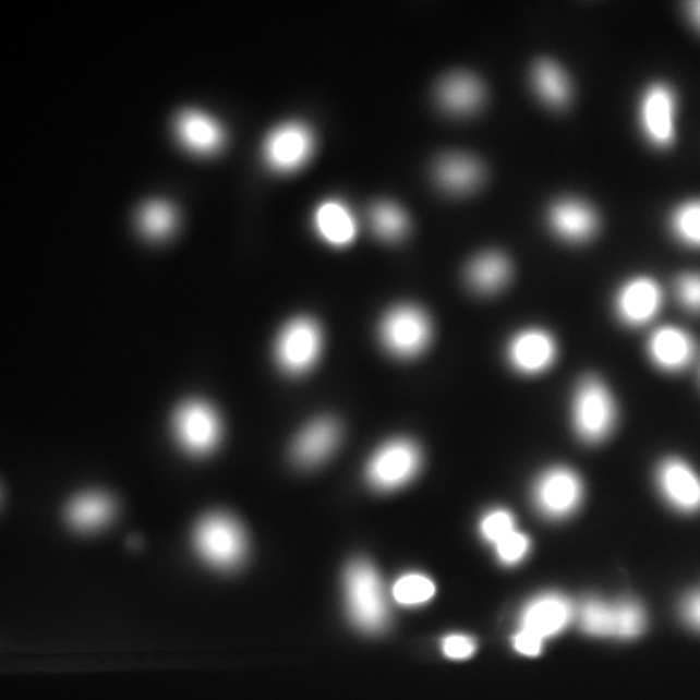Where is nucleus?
<instances>
[{"label":"nucleus","mask_w":700,"mask_h":700,"mask_svg":"<svg viewBox=\"0 0 700 700\" xmlns=\"http://www.w3.org/2000/svg\"><path fill=\"white\" fill-rule=\"evenodd\" d=\"M345 580L350 619L366 633H381L388 626L389 607L379 574L369 562L355 560Z\"/></svg>","instance_id":"nucleus-1"},{"label":"nucleus","mask_w":700,"mask_h":700,"mask_svg":"<svg viewBox=\"0 0 700 700\" xmlns=\"http://www.w3.org/2000/svg\"><path fill=\"white\" fill-rule=\"evenodd\" d=\"M195 551L204 562L219 569L236 568L246 553L243 527L229 515L210 514L194 530Z\"/></svg>","instance_id":"nucleus-2"},{"label":"nucleus","mask_w":700,"mask_h":700,"mask_svg":"<svg viewBox=\"0 0 700 700\" xmlns=\"http://www.w3.org/2000/svg\"><path fill=\"white\" fill-rule=\"evenodd\" d=\"M616 417V403L606 384L595 376L586 377L574 398L576 434L589 444L606 440L615 427Z\"/></svg>","instance_id":"nucleus-3"},{"label":"nucleus","mask_w":700,"mask_h":700,"mask_svg":"<svg viewBox=\"0 0 700 700\" xmlns=\"http://www.w3.org/2000/svg\"><path fill=\"white\" fill-rule=\"evenodd\" d=\"M578 617L580 628L586 633L621 640L641 636L648 624L640 603L630 600L608 603L600 599H588L581 602Z\"/></svg>","instance_id":"nucleus-4"},{"label":"nucleus","mask_w":700,"mask_h":700,"mask_svg":"<svg viewBox=\"0 0 700 700\" xmlns=\"http://www.w3.org/2000/svg\"><path fill=\"white\" fill-rule=\"evenodd\" d=\"M384 348L397 359H414L430 346L432 325L429 315L414 305H400L386 314L379 329Z\"/></svg>","instance_id":"nucleus-5"},{"label":"nucleus","mask_w":700,"mask_h":700,"mask_svg":"<svg viewBox=\"0 0 700 700\" xmlns=\"http://www.w3.org/2000/svg\"><path fill=\"white\" fill-rule=\"evenodd\" d=\"M422 452L408 438L384 444L370 459L366 476L376 491L393 492L411 482L421 470Z\"/></svg>","instance_id":"nucleus-6"},{"label":"nucleus","mask_w":700,"mask_h":700,"mask_svg":"<svg viewBox=\"0 0 700 700\" xmlns=\"http://www.w3.org/2000/svg\"><path fill=\"white\" fill-rule=\"evenodd\" d=\"M322 347L324 335L317 322L305 317L293 319L278 336V365L291 375L305 374L317 363Z\"/></svg>","instance_id":"nucleus-7"},{"label":"nucleus","mask_w":700,"mask_h":700,"mask_svg":"<svg viewBox=\"0 0 700 700\" xmlns=\"http://www.w3.org/2000/svg\"><path fill=\"white\" fill-rule=\"evenodd\" d=\"M534 506L547 519L568 518L579 509L583 485L578 473L567 467H553L541 473L533 485Z\"/></svg>","instance_id":"nucleus-8"},{"label":"nucleus","mask_w":700,"mask_h":700,"mask_svg":"<svg viewBox=\"0 0 700 700\" xmlns=\"http://www.w3.org/2000/svg\"><path fill=\"white\" fill-rule=\"evenodd\" d=\"M177 440L192 455H207L221 440L222 425L215 409L205 402H188L173 421Z\"/></svg>","instance_id":"nucleus-9"},{"label":"nucleus","mask_w":700,"mask_h":700,"mask_svg":"<svg viewBox=\"0 0 700 700\" xmlns=\"http://www.w3.org/2000/svg\"><path fill=\"white\" fill-rule=\"evenodd\" d=\"M315 147L311 129L300 122L283 123L267 135L264 157L273 170L290 173L311 159Z\"/></svg>","instance_id":"nucleus-10"},{"label":"nucleus","mask_w":700,"mask_h":700,"mask_svg":"<svg viewBox=\"0 0 700 700\" xmlns=\"http://www.w3.org/2000/svg\"><path fill=\"white\" fill-rule=\"evenodd\" d=\"M558 347L553 336L541 328H528L515 335L507 347V359L517 372L539 375L557 360Z\"/></svg>","instance_id":"nucleus-11"},{"label":"nucleus","mask_w":700,"mask_h":700,"mask_svg":"<svg viewBox=\"0 0 700 700\" xmlns=\"http://www.w3.org/2000/svg\"><path fill=\"white\" fill-rule=\"evenodd\" d=\"M663 305L661 286L654 279L638 277L620 288L615 299V309L624 324L640 327L650 324Z\"/></svg>","instance_id":"nucleus-12"},{"label":"nucleus","mask_w":700,"mask_h":700,"mask_svg":"<svg viewBox=\"0 0 700 700\" xmlns=\"http://www.w3.org/2000/svg\"><path fill=\"white\" fill-rule=\"evenodd\" d=\"M576 610L567 596L541 594L528 602L520 614V629L532 631L542 640L558 636L574 620Z\"/></svg>","instance_id":"nucleus-13"},{"label":"nucleus","mask_w":700,"mask_h":700,"mask_svg":"<svg viewBox=\"0 0 700 700\" xmlns=\"http://www.w3.org/2000/svg\"><path fill=\"white\" fill-rule=\"evenodd\" d=\"M676 99L667 85L655 84L643 95L641 125L648 140L659 148H667L675 140Z\"/></svg>","instance_id":"nucleus-14"},{"label":"nucleus","mask_w":700,"mask_h":700,"mask_svg":"<svg viewBox=\"0 0 700 700\" xmlns=\"http://www.w3.org/2000/svg\"><path fill=\"white\" fill-rule=\"evenodd\" d=\"M656 482L663 497L681 512L700 510V478L678 458H668L659 466Z\"/></svg>","instance_id":"nucleus-15"},{"label":"nucleus","mask_w":700,"mask_h":700,"mask_svg":"<svg viewBox=\"0 0 700 700\" xmlns=\"http://www.w3.org/2000/svg\"><path fill=\"white\" fill-rule=\"evenodd\" d=\"M648 350L655 365L671 373L688 367L697 354L695 339L684 329L674 326L657 328L650 336Z\"/></svg>","instance_id":"nucleus-16"},{"label":"nucleus","mask_w":700,"mask_h":700,"mask_svg":"<svg viewBox=\"0 0 700 700\" xmlns=\"http://www.w3.org/2000/svg\"><path fill=\"white\" fill-rule=\"evenodd\" d=\"M436 99L446 113L469 116L483 106L485 90L475 75L455 73L438 85Z\"/></svg>","instance_id":"nucleus-17"},{"label":"nucleus","mask_w":700,"mask_h":700,"mask_svg":"<svg viewBox=\"0 0 700 700\" xmlns=\"http://www.w3.org/2000/svg\"><path fill=\"white\" fill-rule=\"evenodd\" d=\"M548 222L558 237L572 243L587 242L599 229L595 212L586 203L574 198L553 205Z\"/></svg>","instance_id":"nucleus-18"},{"label":"nucleus","mask_w":700,"mask_h":700,"mask_svg":"<svg viewBox=\"0 0 700 700\" xmlns=\"http://www.w3.org/2000/svg\"><path fill=\"white\" fill-rule=\"evenodd\" d=\"M174 129L178 140L195 154L216 153L224 143V132L219 123L195 109H188L178 114Z\"/></svg>","instance_id":"nucleus-19"},{"label":"nucleus","mask_w":700,"mask_h":700,"mask_svg":"<svg viewBox=\"0 0 700 700\" xmlns=\"http://www.w3.org/2000/svg\"><path fill=\"white\" fill-rule=\"evenodd\" d=\"M340 440V427L331 418H322L303 431L294 442L292 456L298 464L317 466L333 455Z\"/></svg>","instance_id":"nucleus-20"},{"label":"nucleus","mask_w":700,"mask_h":700,"mask_svg":"<svg viewBox=\"0 0 700 700\" xmlns=\"http://www.w3.org/2000/svg\"><path fill=\"white\" fill-rule=\"evenodd\" d=\"M482 165L473 157L463 154H449L438 159L434 168L435 181L450 194H467L483 181Z\"/></svg>","instance_id":"nucleus-21"},{"label":"nucleus","mask_w":700,"mask_h":700,"mask_svg":"<svg viewBox=\"0 0 700 700\" xmlns=\"http://www.w3.org/2000/svg\"><path fill=\"white\" fill-rule=\"evenodd\" d=\"M313 224L318 236L334 246L352 244L359 232L353 213L339 201L322 203L314 212Z\"/></svg>","instance_id":"nucleus-22"},{"label":"nucleus","mask_w":700,"mask_h":700,"mask_svg":"<svg viewBox=\"0 0 700 700\" xmlns=\"http://www.w3.org/2000/svg\"><path fill=\"white\" fill-rule=\"evenodd\" d=\"M511 264L503 253L488 252L476 257L467 267L466 279L473 291L482 294L496 293L509 283Z\"/></svg>","instance_id":"nucleus-23"},{"label":"nucleus","mask_w":700,"mask_h":700,"mask_svg":"<svg viewBox=\"0 0 700 700\" xmlns=\"http://www.w3.org/2000/svg\"><path fill=\"white\" fill-rule=\"evenodd\" d=\"M532 85L548 107L559 109L571 100L572 88L567 74L552 60H541L533 67Z\"/></svg>","instance_id":"nucleus-24"},{"label":"nucleus","mask_w":700,"mask_h":700,"mask_svg":"<svg viewBox=\"0 0 700 700\" xmlns=\"http://www.w3.org/2000/svg\"><path fill=\"white\" fill-rule=\"evenodd\" d=\"M112 514V500L105 494L87 493L72 500L68 506L67 518L77 530L92 531L105 526Z\"/></svg>","instance_id":"nucleus-25"},{"label":"nucleus","mask_w":700,"mask_h":700,"mask_svg":"<svg viewBox=\"0 0 700 700\" xmlns=\"http://www.w3.org/2000/svg\"><path fill=\"white\" fill-rule=\"evenodd\" d=\"M370 224L377 238L384 242H398L409 231V218L398 205L381 202L370 210Z\"/></svg>","instance_id":"nucleus-26"},{"label":"nucleus","mask_w":700,"mask_h":700,"mask_svg":"<svg viewBox=\"0 0 700 700\" xmlns=\"http://www.w3.org/2000/svg\"><path fill=\"white\" fill-rule=\"evenodd\" d=\"M435 582L422 574H408L398 579L393 595L398 605L407 607L422 606L434 599Z\"/></svg>","instance_id":"nucleus-27"},{"label":"nucleus","mask_w":700,"mask_h":700,"mask_svg":"<svg viewBox=\"0 0 700 700\" xmlns=\"http://www.w3.org/2000/svg\"><path fill=\"white\" fill-rule=\"evenodd\" d=\"M176 212L171 205L160 201L143 205L138 213V225L143 236L161 239L173 230Z\"/></svg>","instance_id":"nucleus-28"},{"label":"nucleus","mask_w":700,"mask_h":700,"mask_svg":"<svg viewBox=\"0 0 700 700\" xmlns=\"http://www.w3.org/2000/svg\"><path fill=\"white\" fill-rule=\"evenodd\" d=\"M672 230L683 243L700 249V201L678 207L672 216Z\"/></svg>","instance_id":"nucleus-29"},{"label":"nucleus","mask_w":700,"mask_h":700,"mask_svg":"<svg viewBox=\"0 0 700 700\" xmlns=\"http://www.w3.org/2000/svg\"><path fill=\"white\" fill-rule=\"evenodd\" d=\"M515 530L514 515L506 509H494L484 515L480 521V533L490 544L496 545L497 542L509 536Z\"/></svg>","instance_id":"nucleus-30"},{"label":"nucleus","mask_w":700,"mask_h":700,"mask_svg":"<svg viewBox=\"0 0 700 700\" xmlns=\"http://www.w3.org/2000/svg\"><path fill=\"white\" fill-rule=\"evenodd\" d=\"M497 558L505 566H517L531 551V540L524 533L514 531L509 536L497 542Z\"/></svg>","instance_id":"nucleus-31"},{"label":"nucleus","mask_w":700,"mask_h":700,"mask_svg":"<svg viewBox=\"0 0 700 700\" xmlns=\"http://www.w3.org/2000/svg\"><path fill=\"white\" fill-rule=\"evenodd\" d=\"M676 293L686 311L700 314V274L690 273L679 277Z\"/></svg>","instance_id":"nucleus-32"},{"label":"nucleus","mask_w":700,"mask_h":700,"mask_svg":"<svg viewBox=\"0 0 700 700\" xmlns=\"http://www.w3.org/2000/svg\"><path fill=\"white\" fill-rule=\"evenodd\" d=\"M476 642L470 636L450 635L444 638L443 653L452 661H466L475 654Z\"/></svg>","instance_id":"nucleus-33"},{"label":"nucleus","mask_w":700,"mask_h":700,"mask_svg":"<svg viewBox=\"0 0 700 700\" xmlns=\"http://www.w3.org/2000/svg\"><path fill=\"white\" fill-rule=\"evenodd\" d=\"M544 641L540 636L532 633V631L520 629L518 633L515 635L512 644L515 650L521 655L539 656L542 648H544Z\"/></svg>","instance_id":"nucleus-34"},{"label":"nucleus","mask_w":700,"mask_h":700,"mask_svg":"<svg viewBox=\"0 0 700 700\" xmlns=\"http://www.w3.org/2000/svg\"><path fill=\"white\" fill-rule=\"evenodd\" d=\"M681 611L685 621L700 630V594L688 596L683 603Z\"/></svg>","instance_id":"nucleus-35"},{"label":"nucleus","mask_w":700,"mask_h":700,"mask_svg":"<svg viewBox=\"0 0 700 700\" xmlns=\"http://www.w3.org/2000/svg\"><path fill=\"white\" fill-rule=\"evenodd\" d=\"M688 13L692 24H695L700 31V2L689 3Z\"/></svg>","instance_id":"nucleus-36"}]
</instances>
